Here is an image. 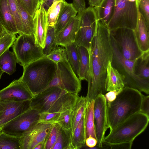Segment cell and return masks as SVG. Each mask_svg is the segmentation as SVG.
I'll return each mask as SVG.
<instances>
[{"instance_id":"16","label":"cell","mask_w":149,"mask_h":149,"mask_svg":"<svg viewBox=\"0 0 149 149\" xmlns=\"http://www.w3.org/2000/svg\"><path fill=\"white\" fill-rule=\"evenodd\" d=\"M30 108V100L0 101V127Z\"/></svg>"},{"instance_id":"36","label":"cell","mask_w":149,"mask_h":149,"mask_svg":"<svg viewBox=\"0 0 149 149\" xmlns=\"http://www.w3.org/2000/svg\"><path fill=\"white\" fill-rule=\"evenodd\" d=\"M46 56L56 64L68 61L65 48L58 46L52 49Z\"/></svg>"},{"instance_id":"44","label":"cell","mask_w":149,"mask_h":149,"mask_svg":"<svg viewBox=\"0 0 149 149\" xmlns=\"http://www.w3.org/2000/svg\"><path fill=\"white\" fill-rule=\"evenodd\" d=\"M133 142H125L117 143H104L107 146V148L112 149H130Z\"/></svg>"},{"instance_id":"11","label":"cell","mask_w":149,"mask_h":149,"mask_svg":"<svg viewBox=\"0 0 149 149\" xmlns=\"http://www.w3.org/2000/svg\"><path fill=\"white\" fill-rule=\"evenodd\" d=\"M57 65V69L54 76L44 90L56 86L68 92L78 94L81 89V81L74 73L69 62L59 63Z\"/></svg>"},{"instance_id":"10","label":"cell","mask_w":149,"mask_h":149,"mask_svg":"<svg viewBox=\"0 0 149 149\" xmlns=\"http://www.w3.org/2000/svg\"><path fill=\"white\" fill-rule=\"evenodd\" d=\"M79 24L73 43L90 48L95 31L97 19L94 7L89 6L79 13Z\"/></svg>"},{"instance_id":"30","label":"cell","mask_w":149,"mask_h":149,"mask_svg":"<svg viewBox=\"0 0 149 149\" xmlns=\"http://www.w3.org/2000/svg\"><path fill=\"white\" fill-rule=\"evenodd\" d=\"M72 143L74 149L82 148L86 145L84 115L72 134Z\"/></svg>"},{"instance_id":"51","label":"cell","mask_w":149,"mask_h":149,"mask_svg":"<svg viewBox=\"0 0 149 149\" xmlns=\"http://www.w3.org/2000/svg\"><path fill=\"white\" fill-rule=\"evenodd\" d=\"M34 149H45V141H43L38 143Z\"/></svg>"},{"instance_id":"50","label":"cell","mask_w":149,"mask_h":149,"mask_svg":"<svg viewBox=\"0 0 149 149\" xmlns=\"http://www.w3.org/2000/svg\"><path fill=\"white\" fill-rule=\"evenodd\" d=\"M102 0H88L89 6L94 7L97 6Z\"/></svg>"},{"instance_id":"45","label":"cell","mask_w":149,"mask_h":149,"mask_svg":"<svg viewBox=\"0 0 149 149\" xmlns=\"http://www.w3.org/2000/svg\"><path fill=\"white\" fill-rule=\"evenodd\" d=\"M149 116V96L143 95L140 111Z\"/></svg>"},{"instance_id":"9","label":"cell","mask_w":149,"mask_h":149,"mask_svg":"<svg viewBox=\"0 0 149 149\" xmlns=\"http://www.w3.org/2000/svg\"><path fill=\"white\" fill-rule=\"evenodd\" d=\"M109 33L115 41L122 55L125 58L134 60L143 52L138 44L134 30L120 27L109 30Z\"/></svg>"},{"instance_id":"12","label":"cell","mask_w":149,"mask_h":149,"mask_svg":"<svg viewBox=\"0 0 149 149\" xmlns=\"http://www.w3.org/2000/svg\"><path fill=\"white\" fill-rule=\"evenodd\" d=\"M39 113L37 110L30 108L4 125L2 127V132L11 136L21 137L38 122Z\"/></svg>"},{"instance_id":"22","label":"cell","mask_w":149,"mask_h":149,"mask_svg":"<svg viewBox=\"0 0 149 149\" xmlns=\"http://www.w3.org/2000/svg\"><path fill=\"white\" fill-rule=\"evenodd\" d=\"M0 19L2 25L8 32L15 34L18 33L8 0H0Z\"/></svg>"},{"instance_id":"6","label":"cell","mask_w":149,"mask_h":149,"mask_svg":"<svg viewBox=\"0 0 149 149\" xmlns=\"http://www.w3.org/2000/svg\"><path fill=\"white\" fill-rule=\"evenodd\" d=\"M110 35L113 52L111 64L122 75L124 87L133 88L148 94L149 80L141 78L134 73V66L136 59L132 60L124 58L113 38Z\"/></svg>"},{"instance_id":"41","label":"cell","mask_w":149,"mask_h":149,"mask_svg":"<svg viewBox=\"0 0 149 149\" xmlns=\"http://www.w3.org/2000/svg\"><path fill=\"white\" fill-rule=\"evenodd\" d=\"M57 130L56 123L52 126L45 140V149H52L56 142Z\"/></svg>"},{"instance_id":"40","label":"cell","mask_w":149,"mask_h":149,"mask_svg":"<svg viewBox=\"0 0 149 149\" xmlns=\"http://www.w3.org/2000/svg\"><path fill=\"white\" fill-rule=\"evenodd\" d=\"M60 113L43 112L39 113L38 122L53 124L56 123Z\"/></svg>"},{"instance_id":"8","label":"cell","mask_w":149,"mask_h":149,"mask_svg":"<svg viewBox=\"0 0 149 149\" xmlns=\"http://www.w3.org/2000/svg\"><path fill=\"white\" fill-rule=\"evenodd\" d=\"M12 45L17 63L23 67L43 57L42 49L36 45L34 34H19Z\"/></svg>"},{"instance_id":"39","label":"cell","mask_w":149,"mask_h":149,"mask_svg":"<svg viewBox=\"0 0 149 149\" xmlns=\"http://www.w3.org/2000/svg\"><path fill=\"white\" fill-rule=\"evenodd\" d=\"M8 0L10 11L15 22L18 34H23L22 23L15 0Z\"/></svg>"},{"instance_id":"19","label":"cell","mask_w":149,"mask_h":149,"mask_svg":"<svg viewBox=\"0 0 149 149\" xmlns=\"http://www.w3.org/2000/svg\"><path fill=\"white\" fill-rule=\"evenodd\" d=\"M134 31L141 49L143 52L149 50V26L147 24L144 18L139 12L137 25Z\"/></svg>"},{"instance_id":"18","label":"cell","mask_w":149,"mask_h":149,"mask_svg":"<svg viewBox=\"0 0 149 149\" xmlns=\"http://www.w3.org/2000/svg\"><path fill=\"white\" fill-rule=\"evenodd\" d=\"M79 14L78 13L56 34V43L57 45H60L65 47L74 42L79 28Z\"/></svg>"},{"instance_id":"34","label":"cell","mask_w":149,"mask_h":149,"mask_svg":"<svg viewBox=\"0 0 149 149\" xmlns=\"http://www.w3.org/2000/svg\"><path fill=\"white\" fill-rule=\"evenodd\" d=\"M0 149H21V138L0 133Z\"/></svg>"},{"instance_id":"14","label":"cell","mask_w":149,"mask_h":149,"mask_svg":"<svg viewBox=\"0 0 149 149\" xmlns=\"http://www.w3.org/2000/svg\"><path fill=\"white\" fill-rule=\"evenodd\" d=\"M53 124L38 122L33 125L20 137L21 149H34L45 141Z\"/></svg>"},{"instance_id":"2","label":"cell","mask_w":149,"mask_h":149,"mask_svg":"<svg viewBox=\"0 0 149 149\" xmlns=\"http://www.w3.org/2000/svg\"><path fill=\"white\" fill-rule=\"evenodd\" d=\"M143 95L136 89L124 87L113 101L107 103L108 122L110 131L140 111Z\"/></svg>"},{"instance_id":"47","label":"cell","mask_w":149,"mask_h":149,"mask_svg":"<svg viewBox=\"0 0 149 149\" xmlns=\"http://www.w3.org/2000/svg\"><path fill=\"white\" fill-rule=\"evenodd\" d=\"M73 5L78 13L82 12L86 8L85 0H73Z\"/></svg>"},{"instance_id":"4","label":"cell","mask_w":149,"mask_h":149,"mask_svg":"<svg viewBox=\"0 0 149 149\" xmlns=\"http://www.w3.org/2000/svg\"><path fill=\"white\" fill-rule=\"evenodd\" d=\"M23 67L19 79L34 95L48 86L55 74L57 65L44 56Z\"/></svg>"},{"instance_id":"25","label":"cell","mask_w":149,"mask_h":149,"mask_svg":"<svg viewBox=\"0 0 149 149\" xmlns=\"http://www.w3.org/2000/svg\"><path fill=\"white\" fill-rule=\"evenodd\" d=\"M94 100L88 102L84 114L85 140L89 136L96 139L94 124Z\"/></svg>"},{"instance_id":"46","label":"cell","mask_w":149,"mask_h":149,"mask_svg":"<svg viewBox=\"0 0 149 149\" xmlns=\"http://www.w3.org/2000/svg\"><path fill=\"white\" fill-rule=\"evenodd\" d=\"M97 143L96 139L92 136H89L86 139V145L84 147L86 148L90 149H100L96 145Z\"/></svg>"},{"instance_id":"38","label":"cell","mask_w":149,"mask_h":149,"mask_svg":"<svg viewBox=\"0 0 149 149\" xmlns=\"http://www.w3.org/2000/svg\"><path fill=\"white\" fill-rule=\"evenodd\" d=\"M72 119V109H68L60 113L56 123L64 129L71 130Z\"/></svg>"},{"instance_id":"54","label":"cell","mask_w":149,"mask_h":149,"mask_svg":"<svg viewBox=\"0 0 149 149\" xmlns=\"http://www.w3.org/2000/svg\"><path fill=\"white\" fill-rule=\"evenodd\" d=\"M2 127H0V133L2 132Z\"/></svg>"},{"instance_id":"29","label":"cell","mask_w":149,"mask_h":149,"mask_svg":"<svg viewBox=\"0 0 149 149\" xmlns=\"http://www.w3.org/2000/svg\"><path fill=\"white\" fill-rule=\"evenodd\" d=\"M88 102L86 97H79L72 109V134L85 112Z\"/></svg>"},{"instance_id":"35","label":"cell","mask_w":149,"mask_h":149,"mask_svg":"<svg viewBox=\"0 0 149 149\" xmlns=\"http://www.w3.org/2000/svg\"><path fill=\"white\" fill-rule=\"evenodd\" d=\"M56 36L54 26L47 25L45 47L42 49L43 53L45 56L48 55L52 49L58 46L56 43Z\"/></svg>"},{"instance_id":"1","label":"cell","mask_w":149,"mask_h":149,"mask_svg":"<svg viewBox=\"0 0 149 149\" xmlns=\"http://www.w3.org/2000/svg\"><path fill=\"white\" fill-rule=\"evenodd\" d=\"M89 66L88 73V102L94 100L99 94H105V80L108 63L113 56L109 30L97 20L92 43L88 50Z\"/></svg>"},{"instance_id":"13","label":"cell","mask_w":149,"mask_h":149,"mask_svg":"<svg viewBox=\"0 0 149 149\" xmlns=\"http://www.w3.org/2000/svg\"><path fill=\"white\" fill-rule=\"evenodd\" d=\"M94 124L97 144L103 149L105 134L109 128L107 114V103L104 94H99L94 99Z\"/></svg>"},{"instance_id":"31","label":"cell","mask_w":149,"mask_h":149,"mask_svg":"<svg viewBox=\"0 0 149 149\" xmlns=\"http://www.w3.org/2000/svg\"><path fill=\"white\" fill-rule=\"evenodd\" d=\"M65 47L66 51L68 61L74 73L79 78L80 56L77 46L72 43Z\"/></svg>"},{"instance_id":"52","label":"cell","mask_w":149,"mask_h":149,"mask_svg":"<svg viewBox=\"0 0 149 149\" xmlns=\"http://www.w3.org/2000/svg\"><path fill=\"white\" fill-rule=\"evenodd\" d=\"M6 29L2 25L0 19V39L3 35Z\"/></svg>"},{"instance_id":"43","label":"cell","mask_w":149,"mask_h":149,"mask_svg":"<svg viewBox=\"0 0 149 149\" xmlns=\"http://www.w3.org/2000/svg\"><path fill=\"white\" fill-rule=\"evenodd\" d=\"M29 14L34 17L40 3V0H21Z\"/></svg>"},{"instance_id":"42","label":"cell","mask_w":149,"mask_h":149,"mask_svg":"<svg viewBox=\"0 0 149 149\" xmlns=\"http://www.w3.org/2000/svg\"><path fill=\"white\" fill-rule=\"evenodd\" d=\"M139 12L149 26V0H137Z\"/></svg>"},{"instance_id":"37","label":"cell","mask_w":149,"mask_h":149,"mask_svg":"<svg viewBox=\"0 0 149 149\" xmlns=\"http://www.w3.org/2000/svg\"><path fill=\"white\" fill-rule=\"evenodd\" d=\"M15 35L8 32L6 29L0 39V56L12 46L16 38Z\"/></svg>"},{"instance_id":"53","label":"cell","mask_w":149,"mask_h":149,"mask_svg":"<svg viewBox=\"0 0 149 149\" xmlns=\"http://www.w3.org/2000/svg\"><path fill=\"white\" fill-rule=\"evenodd\" d=\"M4 72L0 68V79L1 77Z\"/></svg>"},{"instance_id":"21","label":"cell","mask_w":149,"mask_h":149,"mask_svg":"<svg viewBox=\"0 0 149 149\" xmlns=\"http://www.w3.org/2000/svg\"><path fill=\"white\" fill-rule=\"evenodd\" d=\"M116 6V0H102L94 7L98 20L107 26L113 16Z\"/></svg>"},{"instance_id":"23","label":"cell","mask_w":149,"mask_h":149,"mask_svg":"<svg viewBox=\"0 0 149 149\" xmlns=\"http://www.w3.org/2000/svg\"><path fill=\"white\" fill-rule=\"evenodd\" d=\"M77 13L72 3H66L60 13L54 26L56 35Z\"/></svg>"},{"instance_id":"26","label":"cell","mask_w":149,"mask_h":149,"mask_svg":"<svg viewBox=\"0 0 149 149\" xmlns=\"http://www.w3.org/2000/svg\"><path fill=\"white\" fill-rule=\"evenodd\" d=\"M23 28V34H34L33 17L31 15L25 8L21 0H15Z\"/></svg>"},{"instance_id":"28","label":"cell","mask_w":149,"mask_h":149,"mask_svg":"<svg viewBox=\"0 0 149 149\" xmlns=\"http://www.w3.org/2000/svg\"><path fill=\"white\" fill-rule=\"evenodd\" d=\"M17 62L15 54L9 49L0 56V68L3 72L9 75L12 74L16 71Z\"/></svg>"},{"instance_id":"48","label":"cell","mask_w":149,"mask_h":149,"mask_svg":"<svg viewBox=\"0 0 149 149\" xmlns=\"http://www.w3.org/2000/svg\"><path fill=\"white\" fill-rule=\"evenodd\" d=\"M104 95L107 103H110L113 101L116 98L117 95L120 92L115 91H110Z\"/></svg>"},{"instance_id":"15","label":"cell","mask_w":149,"mask_h":149,"mask_svg":"<svg viewBox=\"0 0 149 149\" xmlns=\"http://www.w3.org/2000/svg\"><path fill=\"white\" fill-rule=\"evenodd\" d=\"M33 96L19 78L14 80L7 87L0 90V101L30 100Z\"/></svg>"},{"instance_id":"20","label":"cell","mask_w":149,"mask_h":149,"mask_svg":"<svg viewBox=\"0 0 149 149\" xmlns=\"http://www.w3.org/2000/svg\"><path fill=\"white\" fill-rule=\"evenodd\" d=\"M124 87L122 75L116 69L112 67L111 62L109 61L105 80L106 91H115L120 92Z\"/></svg>"},{"instance_id":"24","label":"cell","mask_w":149,"mask_h":149,"mask_svg":"<svg viewBox=\"0 0 149 149\" xmlns=\"http://www.w3.org/2000/svg\"><path fill=\"white\" fill-rule=\"evenodd\" d=\"M57 134L56 142L52 149H74L72 143L71 130H67L56 123Z\"/></svg>"},{"instance_id":"27","label":"cell","mask_w":149,"mask_h":149,"mask_svg":"<svg viewBox=\"0 0 149 149\" xmlns=\"http://www.w3.org/2000/svg\"><path fill=\"white\" fill-rule=\"evenodd\" d=\"M134 70L135 74L138 77L149 80V50L143 52L136 59Z\"/></svg>"},{"instance_id":"7","label":"cell","mask_w":149,"mask_h":149,"mask_svg":"<svg viewBox=\"0 0 149 149\" xmlns=\"http://www.w3.org/2000/svg\"><path fill=\"white\" fill-rule=\"evenodd\" d=\"M138 14L137 0H116L113 15L107 27L109 30L124 27L134 30Z\"/></svg>"},{"instance_id":"33","label":"cell","mask_w":149,"mask_h":149,"mask_svg":"<svg viewBox=\"0 0 149 149\" xmlns=\"http://www.w3.org/2000/svg\"><path fill=\"white\" fill-rule=\"evenodd\" d=\"M67 3L65 0H54L47 12L48 26H54L60 13Z\"/></svg>"},{"instance_id":"17","label":"cell","mask_w":149,"mask_h":149,"mask_svg":"<svg viewBox=\"0 0 149 149\" xmlns=\"http://www.w3.org/2000/svg\"><path fill=\"white\" fill-rule=\"evenodd\" d=\"M33 19L36 43L43 49L45 47L47 32V12L40 3L34 15Z\"/></svg>"},{"instance_id":"3","label":"cell","mask_w":149,"mask_h":149,"mask_svg":"<svg viewBox=\"0 0 149 149\" xmlns=\"http://www.w3.org/2000/svg\"><path fill=\"white\" fill-rule=\"evenodd\" d=\"M79 96L57 87H52L33 96L30 100V108L39 112L61 113L72 109Z\"/></svg>"},{"instance_id":"32","label":"cell","mask_w":149,"mask_h":149,"mask_svg":"<svg viewBox=\"0 0 149 149\" xmlns=\"http://www.w3.org/2000/svg\"><path fill=\"white\" fill-rule=\"evenodd\" d=\"M80 56L79 79L87 81L89 66V56L88 50L82 46H77Z\"/></svg>"},{"instance_id":"49","label":"cell","mask_w":149,"mask_h":149,"mask_svg":"<svg viewBox=\"0 0 149 149\" xmlns=\"http://www.w3.org/2000/svg\"><path fill=\"white\" fill-rule=\"evenodd\" d=\"M54 1V0H40V3L42 5L47 12Z\"/></svg>"},{"instance_id":"5","label":"cell","mask_w":149,"mask_h":149,"mask_svg":"<svg viewBox=\"0 0 149 149\" xmlns=\"http://www.w3.org/2000/svg\"><path fill=\"white\" fill-rule=\"evenodd\" d=\"M149 116L139 111L118 125L105 137L103 144L133 142L146 128Z\"/></svg>"}]
</instances>
